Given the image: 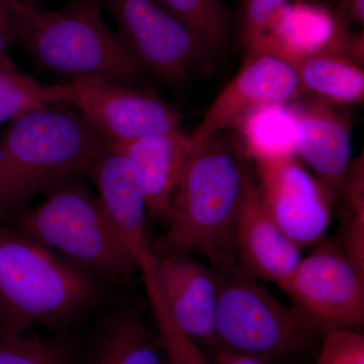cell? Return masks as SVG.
<instances>
[{
    "instance_id": "29",
    "label": "cell",
    "mask_w": 364,
    "mask_h": 364,
    "mask_svg": "<svg viewBox=\"0 0 364 364\" xmlns=\"http://www.w3.org/2000/svg\"><path fill=\"white\" fill-rule=\"evenodd\" d=\"M11 21L9 0H0V26L6 25Z\"/></svg>"
},
{
    "instance_id": "2",
    "label": "cell",
    "mask_w": 364,
    "mask_h": 364,
    "mask_svg": "<svg viewBox=\"0 0 364 364\" xmlns=\"http://www.w3.org/2000/svg\"><path fill=\"white\" fill-rule=\"evenodd\" d=\"M246 159L240 138L227 131L196 143L164 233L151 243L157 256L198 254L215 269L237 264L234 230Z\"/></svg>"
},
{
    "instance_id": "21",
    "label": "cell",
    "mask_w": 364,
    "mask_h": 364,
    "mask_svg": "<svg viewBox=\"0 0 364 364\" xmlns=\"http://www.w3.org/2000/svg\"><path fill=\"white\" fill-rule=\"evenodd\" d=\"M68 82L44 85L23 73L6 53L0 54V124L28 112L67 102Z\"/></svg>"
},
{
    "instance_id": "11",
    "label": "cell",
    "mask_w": 364,
    "mask_h": 364,
    "mask_svg": "<svg viewBox=\"0 0 364 364\" xmlns=\"http://www.w3.org/2000/svg\"><path fill=\"white\" fill-rule=\"evenodd\" d=\"M140 272L148 299L163 309L182 332L193 340L217 343L215 311L220 277L193 255L157 256L146 254L140 261Z\"/></svg>"
},
{
    "instance_id": "1",
    "label": "cell",
    "mask_w": 364,
    "mask_h": 364,
    "mask_svg": "<svg viewBox=\"0 0 364 364\" xmlns=\"http://www.w3.org/2000/svg\"><path fill=\"white\" fill-rule=\"evenodd\" d=\"M117 289L0 222V336L70 332L116 304Z\"/></svg>"
},
{
    "instance_id": "9",
    "label": "cell",
    "mask_w": 364,
    "mask_h": 364,
    "mask_svg": "<svg viewBox=\"0 0 364 364\" xmlns=\"http://www.w3.org/2000/svg\"><path fill=\"white\" fill-rule=\"evenodd\" d=\"M70 104L109 144L181 131L178 112L138 86L86 77L69 81Z\"/></svg>"
},
{
    "instance_id": "30",
    "label": "cell",
    "mask_w": 364,
    "mask_h": 364,
    "mask_svg": "<svg viewBox=\"0 0 364 364\" xmlns=\"http://www.w3.org/2000/svg\"><path fill=\"white\" fill-rule=\"evenodd\" d=\"M16 1L21 2V4H32V6H33V4H35V2L39 1V0H16Z\"/></svg>"
},
{
    "instance_id": "28",
    "label": "cell",
    "mask_w": 364,
    "mask_h": 364,
    "mask_svg": "<svg viewBox=\"0 0 364 364\" xmlns=\"http://www.w3.org/2000/svg\"><path fill=\"white\" fill-rule=\"evenodd\" d=\"M217 364H270L264 359L222 349L217 355Z\"/></svg>"
},
{
    "instance_id": "4",
    "label": "cell",
    "mask_w": 364,
    "mask_h": 364,
    "mask_svg": "<svg viewBox=\"0 0 364 364\" xmlns=\"http://www.w3.org/2000/svg\"><path fill=\"white\" fill-rule=\"evenodd\" d=\"M11 44L47 73L95 77L119 85H143L145 71L105 25L100 0H75L61 11H46L9 0Z\"/></svg>"
},
{
    "instance_id": "19",
    "label": "cell",
    "mask_w": 364,
    "mask_h": 364,
    "mask_svg": "<svg viewBox=\"0 0 364 364\" xmlns=\"http://www.w3.org/2000/svg\"><path fill=\"white\" fill-rule=\"evenodd\" d=\"M301 90L340 104H355L364 97L363 66L337 52H320L291 65Z\"/></svg>"
},
{
    "instance_id": "26",
    "label": "cell",
    "mask_w": 364,
    "mask_h": 364,
    "mask_svg": "<svg viewBox=\"0 0 364 364\" xmlns=\"http://www.w3.org/2000/svg\"><path fill=\"white\" fill-rule=\"evenodd\" d=\"M289 0H246L242 9L241 37L247 51L264 30L272 14Z\"/></svg>"
},
{
    "instance_id": "10",
    "label": "cell",
    "mask_w": 364,
    "mask_h": 364,
    "mask_svg": "<svg viewBox=\"0 0 364 364\" xmlns=\"http://www.w3.org/2000/svg\"><path fill=\"white\" fill-rule=\"evenodd\" d=\"M250 160L268 212L284 233L301 250L322 240L331 222V188L294 156Z\"/></svg>"
},
{
    "instance_id": "3",
    "label": "cell",
    "mask_w": 364,
    "mask_h": 364,
    "mask_svg": "<svg viewBox=\"0 0 364 364\" xmlns=\"http://www.w3.org/2000/svg\"><path fill=\"white\" fill-rule=\"evenodd\" d=\"M109 147L67 102L14 119L0 134V221L69 177L87 176Z\"/></svg>"
},
{
    "instance_id": "12",
    "label": "cell",
    "mask_w": 364,
    "mask_h": 364,
    "mask_svg": "<svg viewBox=\"0 0 364 364\" xmlns=\"http://www.w3.org/2000/svg\"><path fill=\"white\" fill-rule=\"evenodd\" d=\"M294 67L263 52H248L236 76L217 95L193 132L195 143L238 128L249 114L270 105L287 104L301 92Z\"/></svg>"
},
{
    "instance_id": "16",
    "label": "cell",
    "mask_w": 364,
    "mask_h": 364,
    "mask_svg": "<svg viewBox=\"0 0 364 364\" xmlns=\"http://www.w3.org/2000/svg\"><path fill=\"white\" fill-rule=\"evenodd\" d=\"M135 164L142 181L147 214L166 227L172 202L196 150L183 131L109 144Z\"/></svg>"
},
{
    "instance_id": "8",
    "label": "cell",
    "mask_w": 364,
    "mask_h": 364,
    "mask_svg": "<svg viewBox=\"0 0 364 364\" xmlns=\"http://www.w3.org/2000/svg\"><path fill=\"white\" fill-rule=\"evenodd\" d=\"M117 35L145 72L165 85H181L213 53L156 0H100Z\"/></svg>"
},
{
    "instance_id": "25",
    "label": "cell",
    "mask_w": 364,
    "mask_h": 364,
    "mask_svg": "<svg viewBox=\"0 0 364 364\" xmlns=\"http://www.w3.org/2000/svg\"><path fill=\"white\" fill-rule=\"evenodd\" d=\"M316 364H364V336L359 331L326 333Z\"/></svg>"
},
{
    "instance_id": "27",
    "label": "cell",
    "mask_w": 364,
    "mask_h": 364,
    "mask_svg": "<svg viewBox=\"0 0 364 364\" xmlns=\"http://www.w3.org/2000/svg\"><path fill=\"white\" fill-rule=\"evenodd\" d=\"M340 16L356 21L359 25L364 23V0H340Z\"/></svg>"
},
{
    "instance_id": "17",
    "label": "cell",
    "mask_w": 364,
    "mask_h": 364,
    "mask_svg": "<svg viewBox=\"0 0 364 364\" xmlns=\"http://www.w3.org/2000/svg\"><path fill=\"white\" fill-rule=\"evenodd\" d=\"M296 154L332 191H339L352 163L348 117L322 100L296 107Z\"/></svg>"
},
{
    "instance_id": "15",
    "label": "cell",
    "mask_w": 364,
    "mask_h": 364,
    "mask_svg": "<svg viewBox=\"0 0 364 364\" xmlns=\"http://www.w3.org/2000/svg\"><path fill=\"white\" fill-rule=\"evenodd\" d=\"M87 177L97 188L98 200L117 238L139 264L153 249L146 227L142 181L135 164L123 153L109 147L95 160Z\"/></svg>"
},
{
    "instance_id": "14",
    "label": "cell",
    "mask_w": 364,
    "mask_h": 364,
    "mask_svg": "<svg viewBox=\"0 0 364 364\" xmlns=\"http://www.w3.org/2000/svg\"><path fill=\"white\" fill-rule=\"evenodd\" d=\"M348 37L339 14L312 2L289 0L272 14L248 52L267 53L293 65L320 52L341 54Z\"/></svg>"
},
{
    "instance_id": "23",
    "label": "cell",
    "mask_w": 364,
    "mask_h": 364,
    "mask_svg": "<svg viewBox=\"0 0 364 364\" xmlns=\"http://www.w3.org/2000/svg\"><path fill=\"white\" fill-rule=\"evenodd\" d=\"M68 334L0 336V364H77Z\"/></svg>"
},
{
    "instance_id": "22",
    "label": "cell",
    "mask_w": 364,
    "mask_h": 364,
    "mask_svg": "<svg viewBox=\"0 0 364 364\" xmlns=\"http://www.w3.org/2000/svg\"><path fill=\"white\" fill-rule=\"evenodd\" d=\"M208 50L220 52L227 42L229 14L221 0H159Z\"/></svg>"
},
{
    "instance_id": "13",
    "label": "cell",
    "mask_w": 364,
    "mask_h": 364,
    "mask_svg": "<svg viewBox=\"0 0 364 364\" xmlns=\"http://www.w3.org/2000/svg\"><path fill=\"white\" fill-rule=\"evenodd\" d=\"M237 264L258 279L284 289L301 259L299 249L268 212L254 173L252 162L244 164L243 188L234 230Z\"/></svg>"
},
{
    "instance_id": "7",
    "label": "cell",
    "mask_w": 364,
    "mask_h": 364,
    "mask_svg": "<svg viewBox=\"0 0 364 364\" xmlns=\"http://www.w3.org/2000/svg\"><path fill=\"white\" fill-rule=\"evenodd\" d=\"M282 291L317 334L359 331L363 326L364 272L336 240L314 244Z\"/></svg>"
},
{
    "instance_id": "24",
    "label": "cell",
    "mask_w": 364,
    "mask_h": 364,
    "mask_svg": "<svg viewBox=\"0 0 364 364\" xmlns=\"http://www.w3.org/2000/svg\"><path fill=\"white\" fill-rule=\"evenodd\" d=\"M347 212L336 242L354 263L364 270V196H345Z\"/></svg>"
},
{
    "instance_id": "6",
    "label": "cell",
    "mask_w": 364,
    "mask_h": 364,
    "mask_svg": "<svg viewBox=\"0 0 364 364\" xmlns=\"http://www.w3.org/2000/svg\"><path fill=\"white\" fill-rule=\"evenodd\" d=\"M215 270L220 277L215 338L223 349L268 360L296 355L312 346L317 333L258 279L238 264Z\"/></svg>"
},
{
    "instance_id": "20",
    "label": "cell",
    "mask_w": 364,
    "mask_h": 364,
    "mask_svg": "<svg viewBox=\"0 0 364 364\" xmlns=\"http://www.w3.org/2000/svg\"><path fill=\"white\" fill-rule=\"evenodd\" d=\"M296 107L270 105L249 114L238 127L249 159L296 156Z\"/></svg>"
},
{
    "instance_id": "18",
    "label": "cell",
    "mask_w": 364,
    "mask_h": 364,
    "mask_svg": "<svg viewBox=\"0 0 364 364\" xmlns=\"http://www.w3.org/2000/svg\"><path fill=\"white\" fill-rule=\"evenodd\" d=\"M83 364H167L138 306L117 301L95 322Z\"/></svg>"
},
{
    "instance_id": "5",
    "label": "cell",
    "mask_w": 364,
    "mask_h": 364,
    "mask_svg": "<svg viewBox=\"0 0 364 364\" xmlns=\"http://www.w3.org/2000/svg\"><path fill=\"white\" fill-rule=\"evenodd\" d=\"M45 196L40 205H25L0 222L117 289L131 286L140 273L138 262L83 176L69 177Z\"/></svg>"
}]
</instances>
